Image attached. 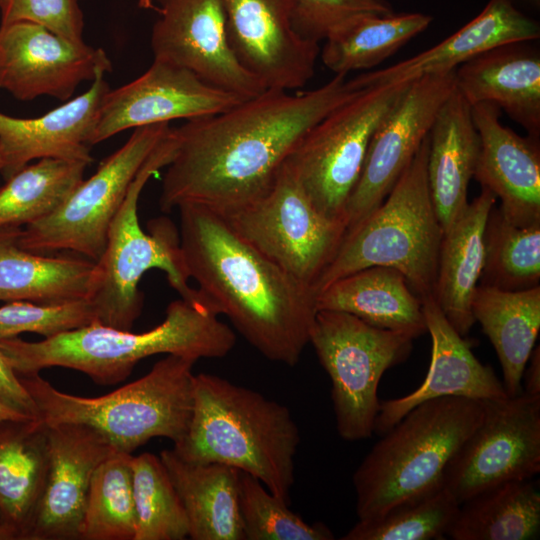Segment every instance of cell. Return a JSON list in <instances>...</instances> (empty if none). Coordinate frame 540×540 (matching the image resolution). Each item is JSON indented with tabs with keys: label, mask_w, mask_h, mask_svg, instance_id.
Masks as SVG:
<instances>
[{
	"label": "cell",
	"mask_w": 540,
	"mask_h": 540,
	"mask_svg": "<svg viewBox=\"0 0 540 540\" xmlns=\"http://www.w3.org/2000/svg\"><path fill=\"white\" fill-rule=\"evenodd\" d=\"M361 90L335 75L310 91L266 89L224 112L186 120L173 128L177 144L160 209L193 203L226 215L254 202L307 132Z\"/></svg>",
	"instance_id": "1"
},
{
	"label": "cell",
	"mask_w": 540,
	"mask_h": 540,
	"mask_svg": "<svg viewBox=\"0 0 540 540\" xmlns=\"http://www.w3.org/2000/svg\"><path fill=\"white\" fill-rule=\"evenodd\" d=\"M177 209L184 267L209 307L266 359L296 365L309 344L316 291L243 239L224 215L193 203Z\"/></svg>",
	"instance_id": "2"
},
{
	"label": "cell",
	"mask_w": 540,
	"mask_h": 540,
	"mask_svg": "<svg viewBox=\"0 0 540 540\" xmlns=\"http://www.w3.org/2000/svg\"><path fill=\"white\" fill-rule=\"evenodd\" d=\"M206 302L179 298L166 308L164 320L149 331L134 333L94 322L41 341L0 339V349L18 375L63 367L86 374L100 385L124 381L136 364L152 355L172 354L199 360L222 358L236 343L231 327Z\"/></svg>",
	"instance_id": "3"
},
{
	"label": "cell",
	"mask_w": 540,
	"mask_h": 540,
	"mask_svg": "<svg viewBox=\"0 0 540 540\" xmlns=\"http://www.w3.org/2000/svg\"><path fill=\"white\" fill-rule=\"evenodd\" d=\"M298 426L289 409L250 388L208 373L193 375V407L173 446L191 463H219L256 477L289 504Z\"/></svg>",
	"instance_id": "4"
},
{
	"label": "cell",
	"mask_w": 540,
	"mask_h": 540,
	"mask_svg": "<svg viewBox=\"0 0 540 540\" xmlns=\"http://www.w3.org/2000/svg\"><path fill=\"white\" fill-rule=\"evenodd\" d=\"M483 417V402L448 396L408 411L377 441L352 482L358 520L440 489L446 468Z\"/></svg>",
	"instance_id": "5"
},
{
	"label": "cell",
	"mask_w": 540,
	"mask_h": 540,
	"mask_svg": "<svg viewBox=\"0 0 540 540\" xmlns=\"http://www.w3.org/2000/svg\"><path fill=\"white\" fill-rule=\"evenodd\" d=\"M197 360L169 354L143 377L99 397L64 393L39 373L19 375L46 424H83L116 450L132 454L154 437L178 443L193 407V366Z\"/></svg>",
	"instance_id": "6"
},
{
	"label": "cell",
	"mask_w": 540,
	"mask_h": 540,
	"mask_svg": "<svg viewBox=\"0 0 540 540\" xmlns=\"http://www.w3.org/2000/svg\"><path fill=\"white\" fill-rule=\"evenodd\" d=\"M173 127L147 158L113 218L104 251L95 262L87 299L97 322L130 331L143 308L138 286L151 269L165 272L170 286L181 298L204 301L198 289L188 285L179 232L166 217L149 221L144 232L138 219L141 192L151 176L172 160L176 150Z\"/></svg>",
	"instance_id": "7"
},
{
	"label": "cell",
	"mask_w": 540,
	"mask_h": 540,
	"mask_svg": "<svg viewBox=\"0 0 540 540\" xmlns=\"http://www.w3.org/2000/svg\"><path fill=\"white\" fill-rule=\"evenodd\" d=\"M428 152L429 134L381 205L345 234L316 293L355 271L384 266L400 271L420 299L433 295L444 231L429 192Z\"/></svg>",
	"instance_id": "8"
},
{
	"label": "cell",
	"mask_w": 540,
	"mask_h": 540,
	"mask_svg": "<svg viewBox=\"0 0 540 540\" xmlns=\"http://www.w3.org/2000/svg\"><path fill=\"white\" fill-rule=\"evenodd\" d=\"M414 338L373 327L356 316L318 310L309 344L331 380V400L339 436L348 442L370 438L385 371L405 361Z\"/></svg>",
	"instance_id": "9"
},
{
	"label": "cell",
	"mask_w": 540,
	"mask_h": 540,
	"mask_svg": "<svg viewBox=\"0 0 540 540\" xmlns=\"http://www.w3.org/2000/svg\"><path fill=\"white\" fill-rule=\"evenodd\" d=\"M409 83L362 89L314 125L286 160L325 217L345 224L346 205L359 180L370 140Z\"/></svg>",
	"instance_id": "10"
},
{
	"label": "cell",
	"mask_w": 540,
	"mask_h": 540,
	"mask_svg": "<svg viewBox=\"0 0 540 540\" xmlns=\"http://www.w3.org/2000/svg\"><path fill=\"white\" fill-rule=\"evenodd\" d=\"M170 128L169 123L135 128L54 212L18 232V246L37 254L75 253L96 262L131 183Z\"/></svg>",
	"instance_id": "11"
},
{
	"label": "cell",
	"mask_w": 540,
	"mask_h": 540,
	"mask_svg": "<svg viewBox=\"0 0 540 540\" xmlns=\"http://www.w3.org/2000/svg\"><path fill=\"white\" fill-rule=\"evenodd\" d=\"M224 216L243 239L313 289L346 233L343 222L315 208L287 161L262 197Z\"/></svg>",
	"instance_id": "12"
},
{
	"label": "cell",
	"mask_w": 540,
	"mask_h": 540,
	"mask_svg": "<svg viewBox=\"0 0 540 540\" xmlns=\"http://www.w3.org/2000/svg\"><path fill=\"white\" fill-rule=\"evenodd\" d=\"M483 417L448 464L442 486L459 504L540 472V396L483 400Z\"/></svg>",
	"instance_id": "13"
},
{
	"label": "cell",
	"mask_w": 540,
	"mask_h": 540,
	"mask_svg": "<svg viewBox=\"0 0 540 540\" xmlns=\"http://www.w3.org/2000/svg\"><path fill=\"white\" fill-rule=\"evenodd\" d=\"M454 88L455 69L410 81L370 140L359 180L346 205V233L357 227L390 193Z\"/></svg>",
	"instance_id": "14"
},
{
	"label": "cell",
	"mask_w": 540,
	"mask_h": 540,
	"mask_svg": "<svg viewBox=\"0 0 540 540\" xmlns=\"http://www.w3.org/2000/svg\"><path fill=\"white\" fill-rule=\"evenodd\" d=\"M156 1L159 17L150 40L155 60L184 68L243 99L266 90L231 49L222 0Z\"/></svg>",
	"instance_id": "15"
},
{
	"label": "cell",
	"mask_w": 540,
	"mask_h": 540,
	"mask_svg": "<svg viewBox=\"0 0 540 540\" xmlns=\"http://www.w3.org/2000/svg\"><path fill=\"white\" fill-rule=\"evenodd\" d=\"M112 70L101 48L67 40L28 21L0 25V88L16 99L68 101L84 81Z\"/></svg>",
	"instance_id": "16"
},
{
	"label": "cell",
	"mask_w": 540,
	"mask_h": 540,
	"mask_svg": "<svg viewBox=\"0 0 540 540\" xmlns=\"http://www.w3.org/2000/svg\"><path fill=\"white\" fill-rule=\"evenodd\" d=\"M222 2L234 55L266 89L292 91L311 80L320 46L296 31L294 0Z\"/></svg>",
	"instance_id": "17"
},
{
	"label": "cell",
	"mask_w": 540,
	"mask_h": 540,
	"mask_svg": "<svg viewBox=\"0 0 540 540\" xmlns=\"http://www.w3.org/2000/svg\"><path fill=\"white\" fill-rule=\"evenodd\" d=\"M243 100L184 68L154 59L141 76L107 92L90 144L132 128L218 114Z\"/></svg>",
	"instance_id": "18"
},
{
	"label": "cell",
	"mask_w": 540,
	"mask_h": 540,
	"mask_svg": "<svg viewBox=\"0 0 540 540\" xmlns=\"http://www.w3.org/2000/svg\"><path fill=\"white\" fill-rule=\"evenodd\" d=\"M47 440L49 459L43 489L21 540L80 539L92 475L116 450L100 433L83 424L48 425Z\"/></svg>",
	"instance_id": "19"
},
{
	"label": "cell",
	"mask_w": 540,
	"mask_h": 540,
	"mask_svg": "<svg viewBox=\"0 0 540 540\" xmlns=\"http://www.w3.org/2000/svg\"><path fill=\"white\" fill-rule=\"evenodd\" d=\"M432 350L428 372L413 392L380 401L374 433L382 435L416 405L435 398L456 396L476 400L507 397L503 382L489 365L473 354L472 345L446 319L434 295L421 298Z\"/></svg>",
	"instance_id": "20"
},
{
	"label": "cell",
	"mask_w": 540,
	"mask_h": 540,
	"mask_svg": "<svg viewBox=\"0 0 540 540\" xmlns=\"http://www.w3.org/2000/svg\"><path fill=\"white\" fill-rule=\"evenodd\" d=\"M480 137L474 178L500 199L503 216L520 227L540 223V141L520 136L500 121L489 102L471 106Z\"/></svg>",
	"instance_id": "21"
},
{
	"label": "cell",
	"mask_w": 540,
	"mask_h": 540,
	"mask_svg": "<svg viewBox=\"0 0 540 540\" xmlns=\"http://www.w3.org/2000/svg\"><path fill=\"white\" fill-rule=\"evenodd\" d=\"M98 75L87 91L34 118L0 112L1 176L9 179L33 160L60 158L93 162L90 139L102 101L110 90Z\"/></svg>",
	"instance_id": "22"
},
{
	"label": "cell",
	"mask_w": 540,
	"mask_h": 540,
	"mask_svg": "<svg viewBox=\"0 0 540 540\" xmlns=\"http://www.w3.org/2000/svg\"><path fill=\"white\" fill-rule=\"evenodd\" d=\"M539 36V22L521 12L513 0H489L475 18L437 45L386 68L362 73L353 82L359 89L409 82L454 70L494 47L534 41Z\"/></svg>",
	"instance_id": "23"
},
{
	"label": "cell",
	"mask_w": 540,
	"mask_h": 540,
	"mask_svg": "<svg viewBox=\"0 0 540 540\" xmlns=\"http://www.w3.org/2000/svg\"><path fill=\"white\" fill-rule=\"evenodd\" d=\"M531 41L489 49L455 69V88L471 105L489 102L540 137V53Z\"/></svg>",
	"instance_id": "24"
},
{
	"label": "cell",
	"mask_w": 540,
	"mask_h": 540,
	"mask_svg": "<svg viewBox=\"0 0 540 540\" xmlns=\"http://www.w3.org/2000/svg\"><path fill=\"white\" fill-rule=\"evenodd\" d=\"M480 146L471 105L454 88L429 132L427 180L443 231L468 204V185L475 174Z\"/></svg>",
	"instance_id": "25"
},
{
	"label": "cell",
	"mask_w": 540,
	"mask_h": 540,
	"mask_svg": "<svg viewBox=\"0 0 540 540\" xmlns=\"http://www.w3.org/2000/svg\"><path fill=\"white\" fill-rule=\"evenodd\" d=\"M496 196L487 188L443 233L434 298L454 329L466 336L475 320L471 302L484 266L485 226Z\"/></svg>",
	"instance_id": "26"
},
{
	"label": "cell",
	"mask_w": 540,
	"mask_h": 540,
	"mask_svg": "<svg viewBox=\"0 0 540 540\" xmlns=\"http://www.w3.org/2000/svg\"><path fill=\"white\" fill-rule=\"evenodd\" d=\"M316 307L346 312L414 339L427 332L421 299L405 276L390 267H367L335 280L317 293Z\"/></svg>",
	"instance_id": "27"
},
{
	"label": "cell",
	"mask_w": 540,
	"mask_h": 540,
	"mask_svg": "<svg viewBox=\"0 0 540 540\" xmlns=\"http://www.w3.org/2000/svg\"><path fill=\"white\" fill-rule=\"evenodd\" d=\"M184 507L192 540H244L238 470L219 463H191L173 449L159 455Z\"/></svg>",
	"instance_id": "28"
},
{
	"label": "cell",
	"mask_w": 540,
	"mask_h": 540,
	"mask_svg": "<svg viewBox=\"0 0 540 540\" xmlns=\"http://www.w3.org/2000/svg\"><path fill=\"white\" fill-rule=\"evenodd\" d=\"M471 311L498 356L508 396L522 390V374L540 330V286L509 291L478 285Z\"/></svg>",
	"instance_id": "29"
},
{
	"label": "cell",
	"mask_w": 540,
	"mask_h": 540,
	"mask_svg": "<svg viewBox=\"0 0 540 540\" xmlns=\"http://www.w3.org/2000/svg\"><path fill=\"white\" fill-rule=\"evenodd\" d=\"M17 231L0 232V301L64 303L87 298L95 262L20 248Z\"/></svg>",
	"instance_id": "30"
},
{
	"label": "cell",
	"mask_w": 540,
	"mask_h": 540,
	"mask_svg": "<svg viewBox=\"0 0 540 540\" xmlns=\"http://www.w3.org/2000/svg\"><path fill=\"white\" fill-rule=\"evenodd\" d=\"M47 427L39 417L0 421V516L20 540L47 473Z\"/></svg>",
	"instance_id": "31"
},
{
	"label": "cell",
	"mask_w": 540,
	"mask_h": 540,
	"mask_svg": "<svg viewBox=\"0 0 540 540\" xmlns=\"http://www.w3.org/2000/svg\"><path fill=\"white\" fill-rule=\"evenodd\" d=\"M540 533L537 481H508L459 505L446 536L453 540H530Z\"/></svg>",
	"instance_id": "32"
},
{
	"label": "cell",
	"mask_w": 540,
	"mask_h": 540,
	"mask_svg": "<svg viewBox=\"0 0 540 540\" xmlns=\"http://www.w3.org/2000/svg\"><path fill=\"white\" fill-rule=\"evenodd\" d=\"M432 17L423 13L364 15L324 40L323 64L335 75L370 69L424 31Z\"/></svg>",
	"instance_id": "33"
},
{
	"label": "cell",
	"mask_w": 540,
	"mask_h": 540,
	"mask_svg": "<svg viewBox=\"0 0 540 540\" xmlns=\"http://www.w3.org/2000/svg\"><path fill=\"white\" fill-rule=\"evenodd\" d=\"M89 164L42 158L0 187V232L17 231L54 212L84 179Z\"/></svg>",
	"instance_id": "34"
},
{
	"label": "cell",
	"mask_w": 540,
	"mask_h": 540,
	"mask_svg": "<svg viewBox=\"0 0 540 540\" xmlns=\"http://www.w3.org/2000/svg\"><path fill=\"white\" fill-rule=\"evenodd\" d=\"M133 455L115 451L95 469L86 498L82 540H134L136 513L132 487Z\"/></svg>",
	"instance_id": "35"
},
{
	"label": "cell",
	"mask_w": 540,
	"mask_h": 540,
	"mask_svg": "<svg viewBox=\"0 0 540 540\" xmlns=\"http://www.w3.org/2000/svg\"><path fill=\"white\" fill-rule=\"evenodd\" d=\"M539 282L540 223L516 226L494 205L485 226L484 266L479 284L518 291L540 286Z\"/></svg>",
	"instance_id": "36"
},
{
	"label": "cell",
	"mask_w": 540,
	"mask_h": 540,
	"mask_svg": "<svg viewBox=\"0 0 540 540\" xmlns=\"http://www.w3.org/2000/svg\"><path fill=\"white\" fill-rule=\"evenodd\" d=\"M132 487L136 513L134 540H183L188 519L182 502L159 456H133Z\"/></svg>",
	"instance_id": "37"
},
{
	"label": "cell",
	"mask_w": 540,
	"mask_h": 540,
	"mask_svg": "<svg viewBox=\"0 0 540 540\" xmlns=\"http://www.w3.org/2000/svg\"><path fill=\"white\" fill-rule=\"evenodd\" d=\"M444 487L415 501L400 504L386 513L358 522L342 540H434L443 539L459 508Z\"/></svg>",
	"instance_id": "38"
},
{
	"label": "cell",
	"mask_w": 540,
	"mask_h": 540,
	"mask_svg": "<svg viewBox=\"0 0 540 540\" xmlns=\"http://www.w3.org/2000/svg\"><path fill=\"white\" fill-rule=\"evenodd\" d=\"M239 509L244 540H332L322 522L309 524L256 477L238 470Z\"/></svg>",
	"instance_id": "39"
},
{
	"label": "cell",
	"mask_w": 540,
	"mask_h": 540,
	"mask_svg": "<svg viewBox=\"0 0 540 540\" xmlns=\"http://www.w3.org/2000/svg\"><path fill=\"white\" fill-rule=\"evenodd\" d=\"M97 322L87 298L56 304L6 302L0 307V339L24 332L49 338Z\"/></svg>",
	"instance_id": "40"
},
{
	"label": "cell",
	"mask_w": 540,
	"mask_h": 540,
	"mask_svg": "<svg viewBox=\"0 0 540 540\" xmlns=\"http://www.w3.org/2000/svg\"><path fill=\"white\" fill-rule=\"evenodd\" d=\"M294 3L296 31L316 43L364 15L395 13L389 0H294Z\"/></svg>",
	"instance_id": "41"
},
{
	"label": "cell",
	"mask_w": 540,
	"mask_h": 540,
	"mask_svg": "<svg viewBox=\"0 0 540 540\" xmlns=\"http://www.w3.org/2000/svg\"><path fill=\"white\" fill-rule=\"evenodd\" d=\"M0 13V25L28 21L67 40L84 41V16L79 0H3Z\"/></svg>",
	"instance_id": "42"
},
{
	"label": "cell",
	"mask_w": 540,
	"mask_h": 540,
	"mask_svg": "<svg viewBox=\"0 0 540 540\" xmlns=\"http://www.w3.org/2000/svg\"><path fill=\"white\" fill-rule=\"evenodd\" d=\"M0 402L30 418L38 417L37 406L20 381L19 375L7 362L0 349Z\"/></svg>",
	"instance_id": "43"
},
{
	"label": "cell",
	"mask_w": 540,
	"mask_h": 540,
	"mask_svg": "<svg viewBox=\"0 0 540 540\" xmlns=\"http://www.w3.org/2000/svg\"><path fill=\"white\" fill-rule=\"evenodd\" d=\"M522 390L532 396H540V348L536 346L522 374Z\"/></svg>",
	"instance_id": "44"
},
{
	"label": "cell",
	"mask_w": 540,
	"mask_h": 540,
	"mask_svg": "<svg viewBox=\"0 0 540 540\" xmlns=\"http://www.w3.org/2000/svg\"><path fill=\"white\" fill-rule=\"evenodd\" d=\"M0 540H20L18 529L5 522H0Z\"/></svg>",
	"instance_id": "45"
},
{
	"label": "cell",
	"mask_w": 540,
	"mask_h": 540,
	"mask_svg": "<svg viewBox=\"0 0 540 540\" xmlns=\"http://www.w3.org/2000/svg\"><path fill=\"white\" fill-rule=\"evenodd\" d=\"M30 417H27V416H24L12 409H10L9 407H7L6 405H4L3 403L0 402V421L2 420H20V419H29Z\"/></svg>",
	"instance_id": "46"
},
{
	"label": "cell",
	"mask_w": 540,
	"mask_h": 540,
	"mask_svg": "<svg viewBox=\"0 0 540 540\" xmlns=\"http://www.w3.org/2000/svg\"><path fill=\"white\" fill-rule=\"evenodd\" d=\"M138 6L143 9H154V0H138Z\"/></svg>",
	"instance_id": "47"
},
{
	"label": "cell",
	"mask_w": 540,
	"mask_h": 540,
	"mask_svg": "<svg viewBox=\"0 0 540 540\" xmlns=\"http://www.w3.org/2000/svg\"><path fill=\"white\" fill-rule=\"evenodd\" d=\"M521 1L525 2L527 5L537 10L540 7V0H521Z\"/></svg>",
	"instance_id": "48"
},
{
	"label": "cell",
	"mask_w": 540,
	"mask_h": 540,
	"mask_svg": "<svg viewBox=\"0 0 540 540\" xmlns=\"http://www.w3.org/2000/svg\"><path fill=\"white\" fill-rule=\"evenodd\" d=\"M2 167H3V162H2L1 152H0V176H1Z\"/></svg>",
	"instance_id": "49"
},
{
	"label": "cell",
	"mask_w": 540,
	"mask_h": 540,
	"mask_svg": "<svg viewBox=\"0 0 540 540\" xmlns=\"http://www.w3.org/2000/svg\"><path fill=\"white\" fill-rule=\"evenodd\" d=\"M0 522H2V520H1V516H0Z\"/></svg>",
	"instance_id": "50"
},
{
	"label": "cell",
	"mask_w": 540,
	"mask_h": 540,
	"mask_svg": "<svg viewBox=\"0 0 540 540\" xmlns=\"http://www.w3.org/2000/svg\"><path fill=\"white\" fill-rule=\"evenodd\" d=\"M3 0H0V4L2 3Z\"/></svg>",
	"instance_id": "51"
}]
</instances>
